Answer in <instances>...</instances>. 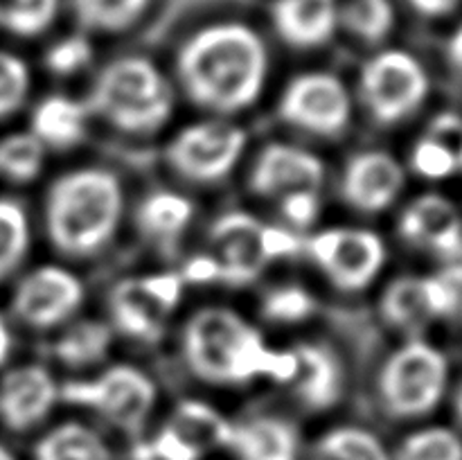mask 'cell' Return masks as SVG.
Instances as JSON below:
<instances>
[{
  "mask_svg": "<svg viewBox=\"0 0 462 460\" xmlns=\"http://www.w3.org/2000/svg\"><path fill=\"white\" fill-rule=\"evenodd\" d=\"M176 70L194 104L215 113H237L260 97L269 52L253 27L215 23L180 45Z\"/></svg>",
  "mask_w": 462,
  "mask_h": 460,
  "instance_id": "6da1fadb",
  "label": "cell"
},
{
  "mask_svg": "<svg viewBox=\"0 0 462 460\" xmlns=\"http://www.w3.org/2000/svg\"><path fill=\"white\" fill-rule=\"evenodd\" d=\"M183 354L199 379L212 383H246L257 377L291 383L296 354L271 350L248 320L224 307H206L188 320Z\"/></svg>",
  "mask_w": 462,
  "mask_h": 460,
  "instance_id": "7a4b0ae2",
  "label": "cell"
},
{
  "mask_svg": "<svg viewBox=\"0 0 462 460\" xmlns=\"http://www.w3.org/2000/svg\"><path fill=\"white\" fill-rule=\"evenodd\" d=\"M122 210L120 179L104 167H84L52 183L45 198V230L63 255L90 257L116 237Z\"/></svg>",
  "mask_w": 462,
  "mask_h": 460,
  "instance_id": "3957f363",
  "label": "cell"
},
{
  "mask_svg": "<svg viewBox=\"0 0 462 460\" xmlns=\"http://www.w3.org/2000/svg\"><path fill=\"white\" fill-rule=\"evenodd\" d=\"M88 106L122 133L147 135L170 120L174 95L149 59L120 57L102 68Z\"/></svg>",
  "mask_w": 462,
  "mask_h": 460,
  "instance_id": "277c9868",
  "label": "cell"
},
{
  "mask_svg": "<svg viewBox=\"0 0 462 460\" xmlns=\"http://www.w3.org/2000/svg\"><path fill=\"white\" fill-rule=\"evenodd\" d=\"M449 379L447 359L427 341H409L393 352L379 373V400L391 418L413 419L431 413Z\"/></svg>",
  "mask_w": 462,
  "mask_h": 460,
  "instance_id": "5b68a950",
  "label": "cell"
},
{
  "mask_svg": "<svg viewBox=\"0 0 462 460\" xmlns=\"http://www.w3.org/2000/svg\"><path fill=\"white\" fill-rule=\"evenodd\" d=\"M59 395L70 404L88 406L126 433H138L156 404V386L134 365H113L95 379L68 382Z\"/></svg>",
  "mask_w": 462,
  "mask_h": 460,
  "instance_id": "8992f818",
  "label": "cell"
},
{
  "mask_svg": "<svg viewBox=\"0 0 462 460\" xmlns=\"http://www.w3.org/2000/svg\"><path fill=\"white\" fill-rule=\"evenodd\" d=\"M361 99L379 124H397L413 115L429 95L422 63L404 50H386L361 70Z\"/></svg>",
  "mask_w": 462,
  "mask_h": 460,
  "instance_id": "52a82bcc",
  "label": "cell"
},
{
  "mask_svg": "<svg viewBox=\"0 0 462 460\" xmlns=\"http://www.w3.org/2000/svg\"><path fill=\"white\" fill-rule=\"evenodd\" d=\"M246 149V133L224 120L197 122L171 138L165 161L192 183H217L226 179Z\"/></svg>",
  "mask_w": 462,
  "mask_h": 460,
  "instance_id": "ba28073f",
  "label": "cell"
},
{
  "mask_svg": "<svg viewBox=\"0 0 462 460\" xmlns=\"http://www.w3.org/2000/svg\"><path fill=\"white\" fill-rule=\"evenodd\" d=\"M280 117L319 138H338L350 126V93L337 75L307 72L291 79L280 97Z\"/></svg>",
  "mask_w": 462,
  "mask_h": 460,
  "instance_id": "9c48e42d",
  "label": "cell"
},
{
  "mask_svg": "<svg viewBox=\"0 0 462 460\" xmlns=\"http://www.w3.org/2000/svg\"><path fill=\"white\" fill-rule=\"evenodd\" d=\"M310 255L341 291L368 287L386 262V246L373 230L329 228L320 230L307 244Z\"/></svg>",
  "mask_w": 462,
  "mask_h": 460,
  "instance_id": "30bf717a",
  "label": "cell"
},
{
  "mask_svg": "<svg viewBox=\"0 0 462 460\" xmlns=\"http://www.w3.org/2000/svg\"><path fill=\"white\" fill-rule=\"evenodd\" d=\"M84 302V284L61 266H41L18 282L12 309L34 329H50L70 318Z\"/></svg>",
  "mask_w": 462,
  "mask_h": 460,
  "instance_id": "8fae6325",
  "label": "cell"
},
{
  "mask_svg": "<svg viewBox=\"0 0 462 460\" xmlns=\"http://www.w3.org/2000/svg\"><path fill=\"white\" fill-rule=\"evenodd\" d=\"M264 224L248 212H228L210 228L212 257L219 264V282L230 287L251 284L269 260L262 248Z\"/></svg>",
  "mask_w": 462,
  "mask_h": 460,
  "instance_id": "7c38bea8",
  "label": "cell"
},
{
  "mask_svg": "<svg viewBox=\"0 0 462 460\" xmlns=\"http://www.w3.org/2000/svg\"><path fill=\"white\" fill-rule=\"evenodd\" d=\"M458 305V289L445 278H404L393 280L379 300L383 320L397 329L424 327L431 318L447 316Z\"/></svg>",
  "mask_w": 462,
  "mask_h": 460,
  "instance_id": "4fadbf2b",
  "label": "cell"
},
{
  "mask_svg": "<svg viewBox=\"0 0 462 460\" xmlns=\"http://www.w3.org/2000/svg\"><path fill=\"white\" fill-rule=\"evenodd\" d=\"M323 179L325 167L316 153L291 144L273 143L257 156L248 185L257 197L282 198L302 189L319 192Z\"/></svg>",
  "mask_w": 462,
  "mask_h": 460,
  "instance_id": "5bb4252c",
  "label": "cell"
},
{
  "mask_svg": "<svg viewBox=\"0 0 462 460\" xmlns=\"http://www.w3.org/2000/svg\"><path fill=\"white\" fill-rule=\"evenodd\" d=\"M59 400V386L43 365L27 363L9 370L0 382V422L25 433L43 422Z\"/></svg>",
  "mask_w": 462,
  "mask_h": 460,
  "instance_id": "9a60e30c",
  "label": "cell"
},
{
  "mask_svg": "<svg viewBox=\"0 0 462 460\" xmlns=\"http://www.w3.org/2000/svg\"><path fill=\"white\" fill-rule=\"evenodd\" d=\"M404 189V170L386 152H361L343 171V198L359 212H382Z\"/></svg>",
  "mask_w": 462,
  "mask_h": 460,
  "instance_id": "2e32d148",
  "label": "cell"
},
{
  "mask_svg": "<svg viewBox=\"0 0 462 460\" xmlns=\"http://www.w3.org/2000/svg\"><path fill=\"white\" fill-rule=\"evenodd\" d=\"M400 233L413 246L447 260L462 248V219L454 203L440 194H424L411 203L402 215Z\"/></svg>",
  "mask_w": 462,
  "mask_h": 460,
  "instance_id": "e0dca14e",
  "label": "cell"
},
{
  "mask_svg": "<svg viewBox=\"0 0 462 460\" xmlns=\"http://www.w3.org/2000/svg\"><path fill=\"white\" fill-rule=\"evenodd\" d=\"M293 354L296 374L291 383L298 400L311 410L332 409L341 400L346 386L341 359L320 343H300Z\"/></svg>",
  "mask_w": 462,
  "mask_h": 460,
  "instance_id": "ac0fdd59",
  "label": "cell"
},
{
  "mask_svg": "<svg viewBox=\"0 0 462 460\" xmlns=\"http://www.w3.org/2000/svg\"><path fill=\"white\" fill-rule=\"evenodd\" d=\"M273 25L284 43L310 50L328 43L338 25L337 0H278Z\"/></svg>",
  "mask_w": 462,
  "mask_h": 460,
  "instance_id": "d6986e66",
  "label": "cell"
},
{
  "mask_svg": "<svg viewBox=\"0 0 462 460\" xmlns=\"http://www.w3.org/2000/svg\"><path fill=\"white\" fill-rule=\"evenodd\" d=\"M108 305L113 325L126 336L143 343H156L162 336L167 314L149 296L140 278L120 280L113 287Z\"/></svg>",
  "mask_w": 462,
  "mask_h": 460,
  "instance_id": "ffe728a7",
  "label": "cell"
},
{
  "mask_svg": "<svg viewBox=\"0 0 462 460\" xmlns=\"http://www.w3.org/2000/svg\"><path fill=\"white\" fill-rule=\"evenodd\" d=\"M298 446L293 424L273 415H260L233 427L228 449L239 460H298Z\"/></svg>",
  "mask_w": 462,
  "mask_h": 460,
  "instance_id": "44dd1931",
  "label": "cell"
},
{
  "mask_svg": "<svg viewBox=\"0 0 462 460\" xmlns=\"http://www.w3.org/2000/svg\"><path fill=\"white\" fill-rule=\"evenodd\" d=\"M88 131V108L63 95H50L32 113V135L43 147L66 149L77 147Z\"/></svg>",
  "mask_w": 462,
  "mask_h": 460,
  "instance_id": "7402d4cb",
  "label": "cell"
},
{
  "mask_svg": "<svg viewBox=\"0 0 462 460\" xmlns=\"http://www.w3.org/2000/svg\"><path fill=\"white\" fill-rule=\"evenodd\" d=\"M192 216V201L176 192H153L138 206L135 224L149 242L170 248L185 233Z\"/></svg>",
  "mask_w": 462,
  "mask_h": 460,
  "instance_id": "603a6c76",
  "label": "cell"
},
{
  "mask_svg": "<svg viewBox=\"0 0 462 460\" xmlns=\"http://www.w3.org/2000/svg\"><path fill=\"white\" fill-rule=\"evenodd\" d=\"M34 460H113V455L97 431L79 422H63L36 442Z\"/></svg>",
  "mask_w": 462,
  "mask_h": 460,
  "instance_id": "cb8c5ba5",
  "label": "cell"
},
{
  "mask_svg": "<svg viewBox=\"0 0 462 460\" xmlns=\"http://www.w3.org/2000/svg\"><path fill=\"white\" fill-rule=\"evenodd\" d=\"M170 427L201 454H206L208 449H219V446L228 449L230 436H233V424L221 418L219 410L194 400L176 406Z\"/></svg>",
  "mask_w": 462,
  "mask_h": 460,
  "instance_id": "d4e9b609",
  "label": "cell"
},
{
  "mask_svg": "<svg viewBox=\"0 0 462 460\" xmlns=\"http://www.w3.org/2000/svg\"><path fill=\"white\" fill-rule=\"evenodd\" d=\"M113 332L102 320H77L54 343V356L68 368L99 363L108 354Z\"/></svg>",
  "mask_w": 462,
  "mask_h": 460,
  "instance_id": "484cf974",
  "label": "cell"
},
{
  "mask_svg": "<svg viewBox=\"0 0 462 460\" xmlns=\"http://www.w3.org/2000/svg\"><path fill=\"white\" fill-rule=\"evenodd\" d=\"M311 460H393L374 433L359 427H337L325 433L311 451Z\"/></svg>",
  "mask_w": 462,
  "mask_h": 460,
  "instance_id": "4316f807",
  "label": "cell"
},
{
  "mask_svg": "<svg viewBox=\"0 0 462 460\" xmlns=\"http://www.w3.org/2000/svg\"><path fill=\"white\" fill-rule=\"evenodd\" d=\"M338 25L346 27L355 39L377 45L395 25V7L391 0H347L338 7Z\"/></svg>",
  "mask_w": 462,
  "mask_h": 460,
  "instance_id": "83f0119b",
  "label": "cell"
},
{
  "mask_svg": "<svg viewBox=\"0 0 462 460\" xmlns=\"http://www.w3.org/2000/svg\"><path fill=\"white\" fill-rule=\"evenodd\" d=\"M152 0H72L81 27L90 32H122L134 25Z\"/></svg>",
  "mask_w": 462,
  "mask_h": 460,
  "instance_id": "f1b7e54d",
  "label": "cell"
},
{
  "mask_svg": "<svg viewBox=\"0 0 462 460\" xmlns=\"http://www.w3.org/2000/svg\"><path fill=\"white\" fill-rule=\"evenodd\" d=\"M30 248V224L23 206L0 198V282L18 269Z\"/></svg>",
  "mask_w": 462,
  "mask_h": 460,
  "instance_id": "f546056e",
  "label": "cell"
},
{
  "mask_svg": "<svg viewBox=\"0 0 462 460\" xmlns=\"http://www.w3.org/2000/svg\"><path fill=\"white\" fill-rule=\"evenodd\" d=\"M43 144L32 133L0 140V174L12 183H30L43 170Z\"/></svg>",
  "mask_w": 462,
  "mask_h": 460,
  "instance_id": "4dcf8cb0",
  "label": "cell"
},
{
  "mask_svg": "<svg viewBox=\"0 0 462 460\" xmlns=\"http://www.w3.org/2000/svg\"><path fill=\"white\" fill-rule=\"evenodd\" d=\"M395 460H462V440L449 428H422L402 442Z\"/></svg>",
  "mask_w": 462,
  "mask_h": 460,
  "instance_id": "1f68e13d",
  "label": "cell"
},
{
  "mask_svg": "<svg viewBox=\"0 0 462 460\" xmlns=\"http://www.w3.org/2000/svg\"><path fill=\"white\" fill-rule=\"evenodd\" d=\"M311 311H314V298L300 284H282L278 289H271L262 300V314L271 323H302L310 318Z\"/></svg>",
  "mask_w": 462,
  "mask_h": 460,
  "instance_id": "d6a6232c",
  "label": "cell"
},
{
  "mask_svg": "<svg viewBox=\"0 0 462 460\" xmlns=\"http://www.w3.org/2000/svg\"><path fill=\"white\" fill-rule=\"evenodd\" d=\"M30 90V70L25 61L0 50V120L23 106Z\"/></svg>",
  "mask_w": 462,
  "mask_h": 460,
  "instance_id": "836d02e7",
  "label": "cell"
},
{
  "mask_svg": "<svg viewBox=\"0 0 462 460\" xmlns=\"http://www.w3.org/2000/svg\"><path fill=\"white\" fill-rule=\"evenodd\" d=\"M59 0H18L3 23V30L16 36H39L57 18Z\"/></svg>",
  "mask_w": 462,
  "mask_h": 460,
  "instance_id": "e575fe53",
  "label": "cell"
},
{
  "mask_svg": "<svg viewBox=\"0 0 462 460\" xmlns=\"http://www.w3.org/2000/svg\"><path fill=\"white\" fill-rule=\"evenodd\" d=\"M413 170L424 179H447L458 167V158L451 149L433 138H424L413 149Z\"/></svg>",
  "mask_w": 462,
  "mask_h": 460,
  "instance_id": "d590c367",
  "label": "cell"
},
{
  "mask_svg": "<svg viewBox=\"0 0 462 460\" xmlns=\"http://www.w3.org/2000/svg\"><path fill=\"white\" fill-rule=\"evenodd\" d=\"M93 57V50H90L88 41L84 36H68V39L59 41L45 54V66L54 75H75L79 72L86 63Z\"/></svg>",
  "mask_w": 462,
  "mask_h": 460,
  "instance_id": "8d00e7d4",
  "label": "cell"
},
{
  "mask_svg": "<svg viewBox=\"0 0 462 460\" xmlns=\"http://www.w3.org/2000/svg\"><path fill=\"white\" fill-rule=\"evenodd\" d=\"M201 451L194 449L170 424L162 427L161 433L140 451L143 460H201Z\"/></svg>",
  "mask_w": 462,
  "mask_h": 460,
  "instance_id": "74e56055",
  "label": "cell"
},
{
  "mask_svg": "<svg viewBox=\"0 0 462 460\" xmlns=\"http://www.w3.org/2000/svg\"><path fill=\"white\" fill-rule=\"evenodd\" d=\"M282 201V215L296 228H310L320 212V198L316 189H302V192H291L280 198Z\"/></svg>",
  "mask_w": 462,
  "mask_h": 460,
  "instance_id": "f35d334b",
  "label": "cell"
},
{
  "mask_svg": "<svg viewBox=\"0 0 462 460\" xmlns=\"http://www.w3.org/2000/svg\"><path fill=\"white\" fill-rule=\"evenodd\" d=\"M143 287L147 289L149 296L156 300V305L161 307L165 314L176 309V305L180 302L183 296V278L174 273H153V275H143L140 278Z\"/></svg>",
  "mask_w": 462,
  "mask_h": 460,
  "instance_id": "ab89813d",
  "label": "cell"
},
{
  "mask_svg": "<svg viewBox=\"0 0 462 460\" xmlns=\"http://www.w3.org/2000/svg\"><path fill=\"white\" fill-rule=\"evenodd\" d=\"M262 248H264L266 260H280V257H291L300 251V242L291 230L275 228V225L264 224L262 233Z\"/></svg>",
  "mask_w": 462,
  "mask_h": 460,
  "instance_id": "60d3db41",
  "label": "cell"
},
{
  "mask_svg": "<svg viewBox=\"0 0 462 460\" xmlns=\"http://www.w3.org/2000/svg\"><path fill=\"white\" fill-rule=\"evenodd\" d=\"M429 138L442 143L447 149L454 152V156H458L462 147V120L458 115H451V113H445V115L436 117L431 124V133H429Z\"/></svg>",
  "mask_w": 462,
  "mask_h": 460,
  "instance_id": "b9f144b4",
  "label": "cell"
},
{
  "mask_svg": "<svg viewBox=\"0 0 462 460\" xmlns=\"http://www.w3.org/2000/svg\"><path fill=\"white\" fill-rule=\"evenodd\" d=\"M183 282H197V284H206V282H219V264L212 255H197L185 264L183 269Z\"/></svg>",
  "mask_w": 462,
  "mask_h": 460,
  "instance_id": "7bdbcfd3",
  "label": "cell"
},
{
  "mask_svg": "<svg viewBox=\"0 0 462 460\" xmlns=\"http://www.w3.org/2000/svg\"><path fill=\"white\" fill-rule=\"evenodd\" d=\"M409 3L424 16H442V14H449L460 0H409Z\"/></svg>",
  "mask_w": 462,
  "mask_h": 460,
  "instance_id": "ee69618b",
  "label": "cell"
},
{
  "mask_svg": "<svg viewBox=\"0 0 462 460\" xmlns=\"http://www.w3.org/2000/svg\"><path fill=\"white\" fill-rule=\"evenodd\" d=\"M447 54H449L451 66H454L456 70H458L462 75V25L454 32V36H451L449 48H447Z\"/></svg>",
  "mask_w": 462,
  "mask_h": 460,
  "instance_id": "f6af8a7d",
  "label": "cell"
},
{
  "mask_svg": "<svg viewBox=\"0 0 462 460\" xmlns=\"http://www.w3.org/2000/svg\"><path fill=\"white\" fill-rule=\"evenodd\" d=\"M442 278H445L447 282L454 284L456 289L460 287V284H462V248L458 253H456L454 257H449V266H447V271H445V275H442Z\"/></svg>",
  "mask_w": 462,
  "mask_h": 460,
  "instance_id": "bcb514c9",
  "label": "cell"
},
{
  "mask_svg": "<svg viewBox=\"0 0 462 460\" xmlns=\"http://www.w3.org/2000/svg\"><path fill=\"white\" fill-rule=\"evenodd\" d=\"M9 350H12V334H9L7 323H5L3 316H0V365L7 361Z\"/></svg>",
  "mask_w": 462,
  "mask_h": 460,
  "instance_id": "7dc6e473",
  "label": "cell"
},
{
  "mask_svg": "<svg viewBox=\"0 0 462 460\" xmlns=\"http://www.w3.org/2000/svg\"><path fill=\"white\" fill-rule=\"evenodd\" d=\"M456 410H458V418H460V422H462V383H460V388H458V395H456Z\"/></svg>",
  "mask_w": 462,
  "mask_h": 460,
  "instance_id": "c3c4849f",
  "label": "cell"
},
{
  "mask_svg": "<svg viewBox=\"0 0 462 460\" xmlns=\"http://www.w3.org/2000/svg\"><path fill=\"white\" fill-rule=\"evenodd\" d=\"M0 460H16V458H14V455H12V451L5 449V446L0 445Z\"/></svg>",
  "mask_w": 462,
  "mask_h": 460,
  "instance_id": "681fc988",
  "label": "cell"
},
{
  "mask_svg": "<svg viewBox=\"0 0 462 460\" xmlns=\"http://www.w3.org/2000/svg\"><path fill=\"white\" fill-rule=\"evenodd\" d=\"M456 158H458V165H462V147H460V152H458V156H456Z\"/></svg>",
  "mask_w": 462,
  "mask_h": 460,
  "instance_id": "f907efd6",
  "label": "cell"
}]
</instances>
